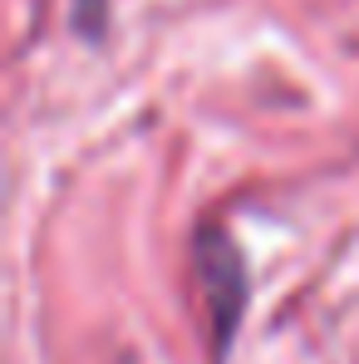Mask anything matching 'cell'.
<instances>
[{"label": "cell", "mask_w": 359, "mask_h": 364, "mask_svg": "<svg viewBox=\"0 0 359 364\" xmlns=\"http://www.w3.org/2000/svg\"><path fill=\"white\" fill-rule=\"evenodd\" d=\"M192 266H197L207 320H212V355L222 360L232 335H237L241 315H246V261H241L237 242L217 222H207L192 237Z\"/></svg>", "instance_id": "obj_1"}, {"label": "cell", "mask_w": 359, "mask_h": 364, "mask_svg": "<svg viewBox=\"0 0 359 364\" xmlns=\"http://www.w3.org/2000/svg\"><path fill=\"white\" fill-rule=\"evenodd\" d=\"M74 25L89 40H99L104 35V0H74Z\"/></svg>", "instance_id": "obj_2"}]
</instances>
